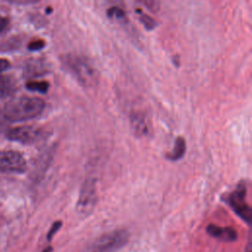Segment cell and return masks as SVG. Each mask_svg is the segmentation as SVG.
<instances>
[{"label": "cell", "mask_w": 252, "mask_h": 252, "mask_svg": "<svg viewBox=\"0 0 252 252\" xmlns=\"http://www.w3.org/2000/svg\"><path fill=\"white\" fill-rule=\"evenodd\" d=\"M245 252H251V243L248 242L247 244V247H246V251Z\"/></svg>", "instance_id": "7402d4cb"}, {"label": "cell", "mask_w": 252, "mask_h": 252, "mask_svg": "<svg viewBox=\"0 0 252 252\" xmlns=\"http://www.w3.org/2000/svg\"><path fill=\"white\" fill-rule=\"evenodd\" d=\"M26 88L30 91L39 92L41 94H45L49 88V84L47 82H37V81H30L26 84Z\"/></svg>", "instance_id": "7c38bea8"}, {"label": "cell", "mask_w": 252, "mask_h": 252, "mask_svg": "<svg viewBox=\"0 0 252 252\" xmlns=\"http://www.w3.org/2000/svg\"><path fill=\"white\" fill-rule=\"evenodd\" d=\"M45 46V41L42 39H35L29 43L28 49L31 51H37L42 49Z\"/></svg>", "instance_id": "2e32d148"}, {"label": "cell", "mask_w": 252, "mask_h": 252, "mask_svg": "<svg viewBox=\"0 0 252 252\" xmlns=\"http://www.w3.org/2000/svg\"><path fill=\"white\" fill-rule=\"evenodd\" d=\"M97 202V190L95 180L94 178H87L81 186L79 198L76 204L78 214L82 216L90 215Z\"/></svg>", "instance_id": "5b68a950"}, {"label": "cell", "mask_w": 252, "mask_h": 252, "mask_svg": "<svg viewBox=\"0 0 252 252\" xmlns=\"http://www.w3.org/2000/svg\"><path fill=\"white\" fill-rule=\"evenodd\" d=\"M8 139L22 144L31 145L39 142L45 137V132L36 126L24 125L9 129L6 133Z\"/></svg>", "instance_id": "8992f818"}, {"label": "cell", "mask_w": 252, "mask_h": 252, "mask_svg": "<svg viewBox=\"0 0 252 252\" xmlns=\"http://www.w3.org/2000/svg\"><path fill=\"white\" fill-rule=\"evenodd\" d=\"M27 169L25 158L16 151H0V172L23 173Z\"/></svg>", "instance_id": "52a82bcc"}, {"label": "cell", "mask_w": 252, "mask_h": 252, "mask_svg": "<svg viewBox=\"0 0 252 252\" xmlns=\"http://www.w3.org/2000/svg\"><path fill=\"white\" fill-rule=\"evenodd\" d=\"M8 24H9L8 19L0 16V32H2L8 27Z\"/></svg>", "instance_id": "ffe728a7"}, {"label": "cell", "mask_w": 252, "mask_h": 252, "mask_svg": "<svg viewBox=\"0 0 252 252\" xmlns=\"http://www.w3.org/2000/svg\"><path fill=\"white\" fill-rule=\"evenodd\" d=\"M61 225H62V221H61V220H57V221H55V222L52 224V226L50 227V229H49V231H48V233H47V239H48V240H51V239H52V237H53L54 234L59 230V228L61 227Z\"/></svg>", "instance_id": "e0dca14e"}, {"label": "cell", "mask_w": 252, "mask_h": 252, "mask_svg": "<svg viewBox=\"0 0 252 252\" xmlns=\"http://www.w3.org/2000/svg\"><path fill=\"white\" fill-rule=\"evenodd\" d=\"M10 68V62L7 59L0 58V72H3Z\"/></svg>", "instance_id": "d6986e66"}, {"label": "cell", "mask_w": 252, "mask_h": 252, "mask_svg": "<svg viewBox=\"0 0 252 252\" xmlns=\"http://www.w3.org/2000/svg\"><path fill=\"white\" fill-rule=\"evenodd\" d=\"M15 91V81L9 76L0 74V98L11 95Z\"/></svg>", "instance_id": "8fae6325"}, {"label": "cell", "mask_w": 252, "mask_h": 252, "mask_svg": "<svg viewBox=\"0 0 252 252\" xmlns=\"http://www.w3.org/2000/svg\"><path fill=\"white\" fill-rule=\"evenodd\" d=\"M67 71L86 88L94 87L98 83V73L92 63L77 54H66L61 59Z\"/></svg>", "instance_id": "7a4b0ae2"}, {"label": "cell", "mask_w": 252, "mask_h": 252, "mask_svg": "<svg viewBox=\"0 0 252 252\" xmlns=\"http://www.w3.org/2000/svg\"><path fill=\"white\" fill-rule=\"evenodd\" d=\"M185 152H186V142L183 137L179 136L175 140L173 150L166 155V158L172 161H176L183 158Z\"/></svg>", "instance_id": "30bf717a"}, {"label": "cell", "mask_w": 252, "mask_h": 252, "mask_svg": "<svg viewBox=\"0 0 252 252\" xmlns=\"http://www.w3.org/2000/svg\"><path fill=\"white\" fill-rule=\"evenodd\" d=\"M45 102L34 96H20L10 99L4 106V116L8 122L26 121L37 117L44 109Z\"/></svg>", "instance_id": "6da1fadb"}, {"label": "cell", "mask_w": 252, "mask_h": 252, "mask_svg": "<svg viewBox=\"0 0 252 252\" xmlns=\"http://www.w3.org/2000/svg\"><path fill=\"white\" fill-rule=\"evenodd\" d=\"M246 183L241 181L237 187L225 197V203L242 220L249 223L251 220V208L246 201Z\"/></svg>", "instance_id": "3957f363"}, {"label": "cell", "mask_w": 252, "mask_h": 252, "mask_svg": "<svg viewBox=\"0 0 252 252\" xmlns=\"http://www.w3.org/2000/svg\"><path fill=\"white\" fill-rule=\"evenodd\" d=\"M137 13L139 15L140 22L143 24V26L147 30H154L157 27V22L152 17H150L149 15L141 12L140 10H137Z\"/></svg>", "instance_id": "4fadbf2b"}, {"label": "cell", "mask_w": 252, "mask_h": 252, "mask_svg": "<svg viewBox=\"0 0 252 252\" xmlns=\"http://www.w3.org/2000/svg\"><path fill=\"white\" fill-rule=\"evenodd\" d=\"M43 252H52V248H51V247H48V248H46Z\"/></svg>", "instance_id": "603a6c76"}, {"label": "cell", "mask_w": 252, "mask_h": 252, "mask_svg": "<svg viewBox=\"0 0 252 252\" xmlns=\"http://www.w3.org/2000/svg\"><path fill=\"white\" fill-rule=\"evenodd\" d=\"M132 130L136 136L143 137L150 134L151 123L149 118L142 112H133L130 116Z\"/></svg>", "instance_id": "9c48e42d"}, {"label": "cell", "mask_w": 252, "mask_h": 252, "mask_svg": "<svg viewBox=\"0 0 252 252\" xmlns=\"http://www.w3.org/2000/svg\"><path fill=\"white\" fill-rule=\"evenodd\" d=\"M12 2H16V3H30V2H35L38 0H10Z\"/></svg>", "instance_id": "44dd1931"}, {"label": "cell", "mask_w": 252, "mask_h": 252, "mask_svg": "<svg viewBox=\"0 0 252 252\" xmlns=\"http://www.w3.org/2000/svg\"><path fill=\"white\" fill-rule=\"evenodd\" d=\"M129 240V233L125 229H116L97 238L91 247L95 252H114L122 248Z\"/></svg>", "instance_id": "277c9868"}, {"label": "cell", "mask_w": 252, "mask_h": 252, "mask_svg": "<svg viewBox=\"0 0 252 252\" xmlns=\"http://www.w3.org/2000/svg\"><path fill=\"white\" fill-rule=\"evenodd\" d=\"M138 1L153 13H157L159 11V7H160L159 0H138Z\"/></svg>", "instance_id": "5bb4252c"}, {"label": "cell", "mask_w": 252, "mask_h": 252, "mask_svg": "<svg viewBox=\"0 0 252 252\" xmlns=\"http://www.w3.org/2000/svg\"><path fill=\"white\" fill-rule=\"evenodd\" d=\"M207 232L212 237L223 242H233L237 239V231L230 226H220L211 223L207 226Z\"/></svg>", "instance_id": "ba28073f"}, {"label": "cell", "mask_w": 252, "mask_h": 252, "mask_svg": "<svg viewBox=\"0 0 252 252\" xmlns=\"http://www.w3.org/2000/svg\"><path fill=\"white\" fill-rule=\"evenodd\" d=\"M107 16L111 19L121 20V19L125 18V12L121 8H119L117 6H114V7H111L107 10Z\"/></svg>", "instance_id": "9a60e30c"}, {"label": "cell", "mask_w": 252, "mask_h": 252, "mask_svg": "<svg viewBox=\"0 0 252 252\" xmlns=\"http://www.w3.org/2000/svg\"><path fill=\"white\" fill-rule=\"evenodd\" d=\"M8 127V121L4 116V112L3 109L0 108V132L5 131Z\"/></svg>", "instance_id": "ac0fdd59"}]
</instances>
